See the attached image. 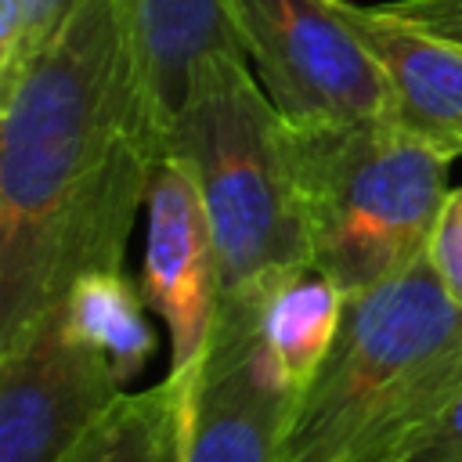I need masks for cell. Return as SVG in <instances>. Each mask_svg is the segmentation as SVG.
<instances>
[{"instance_id":"6da1fadb","label":"cell","mask_w":462,"mask_h":462,"mask_svg":"<svg viewBox=\"0 0 462 462\" xmlns=\"http://www.w3.org/2000/svg\"><path fill=\"white\" fill-rule=\"evenodd\" d=\"M162 152L126 0H79L0 83V346L83 274L123 271Z\"/></svg>"},{"instance_id":"7a4b0ae2","label":"cell","mask_w":462,"mask_h":462,"mask_svg":"<svg viewBox=\"0 0 462 462\" xmlns=\"http://www.w3.org/2000/svg\"><path fill=\"white\" fill-rule=\"evenodd\" d=\"M462 375V307L430 260L346 296L339 336L296 401L274 462H397Z\"/></svg>"},{"instance_id":"3957f363","label":"cell","mask_w":462,"mask_h":462,"mask_svg":"<svg viewBox=\"0 0 462 462\" xmlns=\"http://www.w3.org/2000/svg\"><path fill=\"white\" fill-rule=\"evenodd\" d=\"M166 148L191 173L220 260V314L253 310L256 296L310 263L296 134L249 69L217 54L199 65Z\"/></svg>"},{"instance_id":"277c9868","label":"cell","mask_w":462,"mask_h":462,"mask_svg":"<svg viewBox=\"0 0 462 462\" xmlns=\"http://www.w3.org/2000/svg\"><path fill=\"white\" fill-rule=\"evenodd\" d=\"M292 134L310 256L346 296L426 256L451 191V155L390 116Z\"/></svg>"},{"instance_id":"5b68a950","label":"cell","mask_w":462,"mask_h":462,"mask_svg":"<svg viewBox=\"0 0 462 462\" xmlns=\"http://www.w3.org/2000/svg\"><path fill=\"white\" fill-rule=\"evenodd\" d=\"M235 22L256 79L289 126L390 116L383 72L336 0H235Z\"/></svg>"},{"instance_id":"8992f818","label":"cell","mask_w":462,"mask_h":462,"mask_svg":"<svg viewBox=\"0 0 462 462\" xmlns=\"http://www.w3.org/2000/svg\"><path fill=\"white\" fill-rule=\"evenodd\" d=\"M123 390L54 307L0 346V462H61Z\"/></svg>"},{"instance_id":"52a82bcc","label":"cell","mask_w":462,"mask_h":462,"mask_svg":"<svg viewBox=\"0 0 462 462\" xmlns=\"http://www.w3.org/2000/svg\"><path fill=\"white\" fill-rule=\"evenodd\" d=\"M177 383L173 462H274L296 397L271 375L253 318L220 314L213 343Z\"/></svg>"},{"instance_id":"ba28073f","label":"cell","mask_w":462,"mask_h":462,"mask_svg":"<svg viewBox=\"0 0 462 462\" xmlns=\"http://www.w3.org/2000/svg\"><path fill=\"white\" fill-rule=\"evenodd\" d=\"M141 292L170 336V372L191 375L220 318V260L206 206L184 162L166 148L148 188Z\"/></svg>"},{"instance_id":"9c48e42d","label":"cell","mask_w":462,"mask_h":462,"mask_svg":"<svg viewBox=\"0 0 462 462\" xmlns=\"http://www.w3.org/2000/svg\"><path fill=\"white\" fill-rule=\"evenodd\" d=\"M336 11L375 58L390 94V119L408 134L422 137L426 144H433L437 152L458 159L462 43L401 18L386 4L365 7L354 0H336Z\"/></svg>"},{"instance_id":"30bf717a","label":"cell","mask_w":462,"mask_h":462,"mask_svg":"<svg viewBox=\"0 0 462 462\" xmlns=\"http://www.w3.org/2000/svg\"><path fill=\"white\" fill-rule=\"evenodd\" d=\"M126 14L162 130H170L202 61L245 58L235 0H126Z\"/></svg>"},{"instance_id":"8fae6325","label":"cell","mask_w":462,"mask_h":462,"mask_svg":"<svg viewBox=\"0 0 462 462\" xmlns=\"http://www.w3.org/2000/svg\"><path fill=\"white\" fill-rule=\"evenodd\" d=\"M346 314V289L314 260L271 282L249 318L271 375L300 401L325 365Z\"/></svg>"},{"instance_id":"7c38bea8","label":"cell","mask_w":462,"mask_h":462,"mask_svg":"<svg viewBox=\"0 0 462 462\" xmlns=\"http://www.w3.org/2000/svg\"><path fill=\"white\" fill-rule=\"evenodd\" d=\"M148 300L123 271L83 274L61 300L65 325L87 346H94L116 379L130 386L155 354V328L148 321Z\"/></svg>"},{"instance_id":"4fadbf2b","label":"cell","mask_w":462,"mask_h":462,"mask_svg":"<svg viewBox=\"0 0 462 462\" xmlns=\"http://www.w3.org/2000/svg\"><path fill=\"white\" fill-rule=\"evenodd\" d=\"M173 440L177 383L166 375L148 390H123L61 462H173Z\"/></svg>"},{"instance_id":"5bb4252c","label":"cell","mask_w":462,"mask_h":462,"mask_svg":"<svg viewBox=\"0 0 462 462\" xmlns=\"http://www.w3.org/2000/svg\"><path fill=\"white\" fill-rule=\"evenodd\" d=\"M76 4L79 0H0V83L61 32Z\"/></svg>"},{"instance_id":"9a60e30c","label":"cell","mask_w":462,"mask_h":462,"mask_svg":"<svg viewBox=\"0 0 462 462\" xmlns=\"http://www.w3.org/2000/svg\"><path fill=\"white\" fill-rule=\"evenodd\" d=\"M397 462H462V375L433 404Z\"/></svg>"},{"instance_id":"2e32d148","label":"cell","mask_w":462,"mask_h":462,"mask_svg":"<svg viewBox=\"0 0 462 462\" xmlns=\"http://www.w3.org/2000/svg\"><path fill=\"white\" fill-rule=\"evenodd\" d=\"M426 260H430L433 274L440 278L444 292L462 307V188L448 191L437 227H433V238H430V249H426Z\"/></svg>"},{"instance_id":"e0dca14e","label":"cell","mask_w":462,"mask_h":462,"mask_svg":"<svg viewBox=\"0 0 462 462\" xmlns=\"http://www.w3.org/2000/svg\"><path fill=\"white\" fill-rule=\"evenodd\" d=\"M386 7L430 32L462 43V0H390Z\"/></svg>"}]
</instances>
